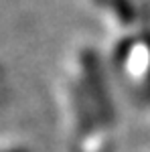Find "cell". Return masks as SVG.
<instances>
[{"label":"cell","mask_w":150,"mask_h":152,"mask_svg":"<svg viewBox=\"0 0 150 152\" xmlns=\"http://www.w3.org/2000/svg\"><path fill=\"white\" fill-rule=\"evenodd\" d=\"M6 152H24V150H16V148H14V150H6Z\"/></svg>","instance_id":"1"}]
</instances>
